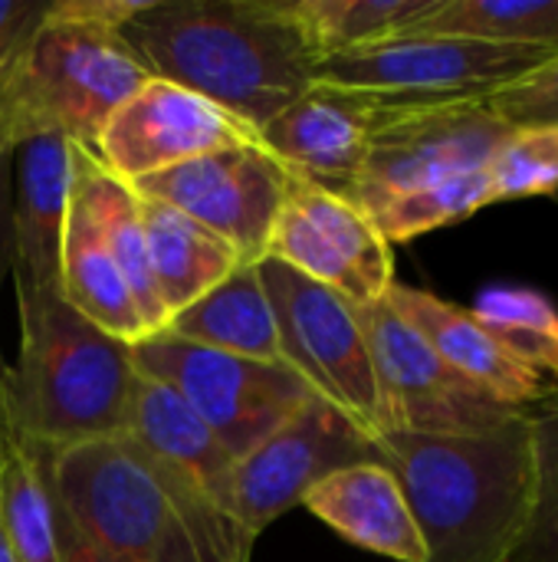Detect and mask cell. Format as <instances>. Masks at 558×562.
Returning a JSON list of instances; mask_svg holds the SVG:
<instances>
[{"mask_svg":"<svg viewBox=\"0 0 558 562\" xmlns=\"http://www.w3.org/2000/svg\"><path fill=\"white\" fill-rule=\"evenodd\" d=\"M431 0H286L289 16L322 59L401 36Z\"/></svg>","mask_w":558,"mask_h":562,"instance_id":"cell-25","label":"cell"},{"mask_svg":"<svg viewBox=\"0 0 558 562\" xmlns=\"http://www.w3.org/2000/svg\"><path fill=\"white\" fill-rule=\"evenodd\" d=\"M10 198H13V151L0 148V290L3 277L13 270V227H10ZM7 359L0 349V382L7 375Z\"/></svg>","mask_w":558,"mask_h":562,"instance_id":"cell-32","label":"cell"},{"mask_svg":"<svg viewBox=\"0 0 558 562\" xmlns=\"http://www.w3.org/2000/svg\"><path fill=\"white\" fill-rule=\"evenodd\" d=\"M388 109L385 95L316 79L260 128V138L296 178L352 198L368 142Z\"/></svg>","mask_w":558,"mask_h":562,"instance_id":"cell-15","label":"cell"},{"mask_svg":"<svg viewBox=\"0 0 558 562\" xmlns=\"http://www.w3.org/2000/svg\"><path fill=\"white\" fill-rule=\"evenodd\" d=\"M49 0H0V63L43 20Z\"/></svg>","mask_w":558,"mask_h":562,"instance_id":"cell-31","label":"cell"},{"mask_svg":"<svg viewBox=\"0 0 558 562\" xmlns=\"http://www.w3.org/2000/svg\"><path fill=\"white\" fill-rule=\"evenodd\" d=\"M523 412L533 425V501L503 562H558V385Z\"/></svg>","mask_w":558,"mask_h":562,"instance_id":"cell-27","label":"cell"},{"mask_svg":"<svg viewBox=\"0 0 558 562\" xmlns=\"http://www.w3.org/2000/svg\"><path fill=\"white\" fill-rule=\"evenodd\" d=\"M59 296L102 333L138 346L151 336L115 257L109 254L92 214L69 188V211L59 247Z\"/></svg>","mask_w":558,"mask_h":562,"instance_id":"cell-21","label":"cell"},{"mask_svg":"<svg viewBox=\"0 0 558 562\" xmlns=\"http://www.w3.org/2000/svg\"><path fill=\"white\" fill-rule=\"evenodd\" d=\"M59 507L122 562H207L148 454L128 438L62 448L49 458Z\"/></svg>","mask_w":558,"mask_h":562,"instance_id":"cell-5","label":"cell"},{"mask_svg":"<svg viewBox=\"0 0 558 562\" xmlns=\"http://www.w3.org/2000/svg\"><path fill=\"white\" fill-rule=\"evenodd\" d=\"M375 448L408 497L428 562H503L533 501V425L523 408L483 435L385 431Z\"/></svg>","mask_w":558,"mask_h":562,"instance_id":"cell-2","label":"cell"},{"mask_svg":"<svg viewBox=\"0 0 558 562\" xmlns=\"http://www.w3.org/2000/svg\"><path fill=\"white\" fill-rule=\"evenodd\" d=\"M125 435L168 474L201 491L214 504L237 514L234 501V454L214 438V431L158 379L135 369L132 408ZM240 517V514H237Z\"/></svg>","mask_w":558,"mask_h":562,"instance_id":"cell-19","label":"cell"},{"mask_svg":"<svg viewBox=\"0 0 558 562\" xmlns=\"http://www.w3.org/2000/svg\"><path fill=\"white\" fill-rule=\"evenodd\" d=\"M266 257L339 293L352 306L385 300L395 283L391 244L352 198L296 178L273 224Z\"/></svg>","mask_w":558,"mask_h":562,"instance_id":"cell-12","label":"cell"},{"mask_svg":"<svg viewBox=\"0 0 558 562\" xmlns=\"http://www.w3.org/2000/svg\"><path fill=\"white\" fill-rule=\"evenodd\" d=\"M20 349L0 382L13 422L53 454L128 428L132 346L76 313L59 286L16 290Z\"/></svg>","mask_w":558,"mask_h":562,"instance_id":"cell-3","label":"cell"},{"mask_svg":"<svg viewBox=\"0 0 558 562\" xmlns=\"http://www.w3.org/2000/svg\"><path fill=\"white\" fill-rule=\"evenodd\" d=\"M132 362L141 375L164 382L234 461L250 454L316 398L309 382L289 366L240 359L168 333H151L132 346Z\"/></svg>","mask_w":558,"mask_h":562,"instance_id":"cell-6","label":"cell"},{"mask_svg":"<svg viewBox=\"0 0 558 562\" xmlns=\"http://www.w3.org/2000/svg\"><path fill=\"white\" fill-rule=\"evenodd\" d=\"M483 102L506 128H558V53Z\"/></svg>","mask_w":558,"mask_h":562,"instance_id":"cell-30","label":"cell"},{"mask_svg":"<svg viewBox=\"0 0 558 562\" xmlns=\"http://www.w3.org/2000/svg\"><path fill=\"white\" fill-rule=\"evenodd\" d=\"M260 277L273 303L283 362L378 441L385 412L358 306L270 257L260 260Z\"/></svg>","mask_w":558,"mask_h":562,"instance_id":"cell-7","label":"cell"},{"mask_svg":"<svg viewBox=\"0 0 558 562\" xmlns=\"http://www.w3.org/2000/svg\"><path fill=\"white\" fill-rule=\"evenodd\" d=\"M296 175L260 142L234 145L201 155L138 184H128L138 198L168 204L217 237H224L240 260H263L273 224Z\"/></svg>","mask_w":558,"mask_h":562,"instance_id":"cell-11","label":"cell"},{"mask_svg":"<svg viewBox=\"0 0 558 562\" xmlns=\"http://www.w3.org/2000/svg\"><path fill=\"white\" fill-rule=\"evenodd\" d=\"M303 507L365 553L395 562H428V547L408 497L382 461L332 471L306 494Z\"/></svg>","mask_w":558,"mask_h":562,"instance_id":"cell-18","label":"cell"},{"mask_svg":"<svg viewBox=\"0 0 558 562\" xmlns=\"http://www.w3.org/2000/svg\"><path fill=\"white\" fill-rule=\"evenodd\" d=\"M161 333L240 359L286 366L273 303L260 277V260H243L240 267H234L214 290L174 313Z\"/></svg>","mask_w":558,"mask_h":562,"instance_id":"cell-20","label":"cell"},{"mask_svg":"<svg viewBox=\"0 0 558 562\" xmlns=\"http://www.w3.org/2000/svg\"><path fill=\"white\" fill-rule=\"evenodd\" d=\"M138 198V194H135ZM138 214L145 227V247H148V267L155 280V293L164 306V316L171 319L194 300H201L207 290H214L234 267H240V254L197 224L194 217L138 198ZM168 326V323H164Z\"/></svg>","mask_w":558,"mask_h":562,"instance_id":"cell-22","label":"cell"},{"mask_svg":"<svg viewBox=\"0 0 558 562\" xmlns=\"http://www.w3.org/2000/svg\"><path fill=\"white\" fill-rule=\"evenodd\" d=\"M0 562H20L13 547H10V540H7V533H3V527H0Z\"/></svg>","mask_w":558,"mask_h":562,"instance_id":"cell-34","label":"cell"},{"mask_svg":"<svg viewBox=\"0 0 558 562\" xmlns=\"http://www.w3.org/2000/svg\"><path fill=\"white\" fill-rule=\"evenodd\" d=\"M122 36L151 76L217 102L257 132L319 69L286 0H148Z\"/></svg>","mask_w":558,"mask_h":562,"instance_id":"cell-1","label":"cell"},{"mask_svg":"<svg viewBox=\"0 0 558 562\" xmlns=\"http://www.w3.org/2000/svg\"><path fill=\"white\" fill-rule=\"evenodd\" d=\"M148 79L122 30L49 0L43 20L0 63V148L16 151L39 135L95 148L105 122Z\"/></svg>","mask_w":558,"mask_h":562,"instance_id":"cell-4","label":"cell"},{"mask_svg":"<svg viewBox=\"0 0 558 562\" xmlns=\"http://www.w3.org/2000/svg\"><path fill=\"white\" fill-rule=\"evenodd\" d=\"M510 132L483 99H391V109L368 142L352 201L365 214H375L385 201L414 188L483 171Z\"/></svg>","mask_w":558,"mask_h":562,"instance_id":"cell-8","label":"cell"},{"mask_svg":"<svg viewBox=\"0 0 558 562\" xmlns=\"http://www.w3.org/2000/svg\"><path fill=\"white\" fill-rule=\"evenodd\" d=\"M553 53L558 49L408 33L365 49L329 56L319 63L316 79L365 89L398 102L483 99L500 86L526 76Z\"/></svg>","mask_w":558,"mask_h":562,"instance_id":"cell-9","label":"cell"},{"mask_svg":"<svg viewBox=\"0 0 558 562\" xmlns=\"http://www.w3.org/2000/svg\"><path fill=\"white\" fill-rule=\"evenodd\" d=\"M487 204H493L487 171H470V175H457V178L398 194V198L385 201L372 214V221L378 224V231L388 244H405L428 231L457 224V221L483 211Z\"/></svg>","mask_w":558,"mask_h":562,"instance_id":"cell-28","label":"cell"},{"mask_svg":"<svg viewBox=\"0 0 558 562\" xmlns=\"http://www.w3.org/2000/svg\"><path fill=\"white\" fill-rule=\"evenodd\" d=\"M378 461L375 441L326 398H312L234 468V501L243 527L260 537L332 471Z\"/></svg>","mask_w":558,"mask_h":562,"instance_id":"cell-13","label":"cell"},{"mask_svg":"<svg viewBox=\"0 0 558 562\" xmlns=\"http://www.w3.org/2000/svg\"><path fill=\"white\" fill-rule=\"evenodd\" d=\"M49 458L0 398V527L20 562H59Z\"/></svg>","mask_w":558,"mask_h":562,"instance_id":"cell-23","label":"cell"},{"mask_svg":"<svg viewBox=\"0 0 558 562\" xmlns=\"http://www.w3.org/2000/svg\"><path fill=\"white\" fill-rule=\"evenodd\" d=\"M358 319L378 379L385 431L483 435L520 412L500 405L480 385L451 369L428 339L391 310L388 300L358 306Z\"/></svg>","mask_w":558,"mask_h":562,"instance_id":"cell-10","label":"cell"},{"mask_svg":"<svg viewBox=\"0 0 558 562\" xmlns=\"http://www.w3.org/2000/svg\"><path fill=\"white\" fill-rule=\"evenodd\" d=\"M385 300L391 303V310L408 319L424 339L428 346L451 366L457 369L464 379H470L474 385H480L490 398H497L506 408H526L533 402L543 398V392L549 389V382L526 369L523 362H516L480 323L470 310L447 303L428 290L418 286H405V283H391V290L385 293Z\"/></svg>","mask_w":558,"mask_h":562,"instance_id":"cell-17","label":"cell"},{"mask_svg":"<svg viewBox=\"0 0 558 562\" xmlns=\"http://www.w3.org/2000/svg\"><path fill=\"white\" fill-rule=\"evenodd\" d=\"M408 33L558 49V0H431Z\"/></svg>","mask_w":558,"mask_h":562,"instance_id":"cell-24","label":"cell"},{"mask_svg":"<svg viewBox=\"0 0 558 562\" xmlns=\"http://www.w3.org/2000/svg\"><path fill=\"white\" fill-rule=\"evenodd\" d=\"M247 142H260L253 125L184 86L151 76L105 122L92 151L115 178L138 184L201 155Z\"/></svg>","mask_w":558,"mask_h":562,"instance_id":"cell-14","label":"cell"},{"mask_svg":"<svg viewBox=\"0 0 558 562\" xmlns=\"http://www.w3.org/2000/svg\"><path fill=\"white\" fill-rule=\"evenodd\" d=\"M490 201H516L558 191V128H513L487 161Z\"/></svg>","mask_w":558,"mask_h":562,"instance_id":"cell-29","label":"cell"},{"mask_svg":"<svg viewBox=\"0 0 558 562\" xmlns=\"http://www.w3.org/2000/svg\"><path fill=\"white\" fill-rule=\"evenodd\" d=\"M56 553H59V562H122L112 553H105L102 547H95L72 524V517L59 507V501H56Z\"/></svg>","mask_w":558,"mask_h":562,"instance_id":"cell-33","label":"cell"},{"mask_svg":"<svg viewBox=\"0 0 558 562\" xmlns=\"http://www.w3.org/2000/svg\"><path fill=\"white\" fill-rule=\"evenodd\" d=\"M69 138L39 135L13 151V283L16 290L59 286V247L69 211Z\"/></svg>","mask_w":558,"mask_h":562,"instance_id":"cell-16","label":"cell"},{"mask_svg":"<svg viewBox=\"0 0 558 562\" xmlns=\"http://www.w3.org/2000/svg\"><path fill=\"white\" fill-rule=\"evenodd\" d=\"M526 369L558 385V310L533 290H487L470 310Z\"/></svg>","mask_w":558,"mask_h":562,"instance_id":"cell-26","label":"cell"}]
</instances>
